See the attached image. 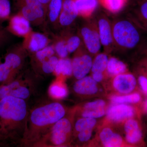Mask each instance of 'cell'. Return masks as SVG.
Wrapping results in <instances>:
<instances>
[{
    "instance_id": "obj_5",
    "label": "cell",
    "mask_w": 147,
    "mask_h": 147,
    "mask_svg": "<svg viewBox=\"0 0 147 147\" xmlns=\"http://www.w3.org/2000/svg\"><path fill=\"white\" fill-rule=\"evenodd\" d=\"M112 24L114 47L121 50H129L139 43V32L130 21L119 19Z\"/></svg>"
},
{
    "instance_id": "obj_6",
    "label": "cell",
    "mask_w": 147,
    "mask_h": 147,
    "mask_svg": "<svg viewBox=\"0 0 147 147\" xmlns=\"http://www.w3.org/2000/svg\"><path fill=\"white\" fill-rule=\"evenodd\" d=\"M18 13L31 24L39 26L45 24L47 9L39 0H14Z\"/></svg>"
},
{
    "instance_id": "obj_28",
    "label": "cell",
    "mask_w": 147,
    "mask_h": 147,
    "mask_svg": "<svg viewBox=\"0 0 147 147\" xmlns=\"http://www.w3.org/2000/svg\"><path fill=\"white\" fill-rule=\"evenodd\" d=\"M68 91L62 81H56L52 84L49 88V94L53 98L61 99L68 95Z\"/></svg>"
},
{
    "instance_id": "obj_4",
    "label": "cell",
    "mask_w": 147,
    "mask_h": 147,
    "mask_svg": "<svg viewBox=\"0 0 147 147\" xmlns=\"http://www.w3.org/2000/svg\"><path fill=\"white\" fill-rule=\"evenodd\" d=\"M28 55L22 44H16L9 48L3 61L0 62V86L9 84L16 79Z\"/></svg>"
},
{
    "instance_id": "obj_2",
    "label": "cell",
    "mask_w": 147,
    "mask_h": 147,
    "mask_svg": "<svg viewBox=\"0 0 147 147\" xmlns=\"http://www.w3.org/2000/svg\"><path fill=\"white\" fill-rule=\"evenodd\" d=\"M29 112L24 99L7 96L0 100V130L5 142H21Z\"/></svg>"
},
{
    "instance_id": "obj_12",
    "label": "cell",
    "mask_w": 147,
    "mask_h": 147,
    "mask_svg": "<svg viewBox=\"0 0 147 147\" xmlns=\"http://www.w3.org/2000/svg\"><path fill=\"white\" fill-rule=\"evenodd\" d=\"M24 38L21 44L29 55L42 50L53 42L46 34L33 30Z\"/></svg>"
},
{
    "instance_id": "obj_26",
    "label": "cell",
    "mask_w": 147,
    "mask_h": 147,
    "mask_svg": "<svg viewBox=\"0 0 147 147\" xmlns=\"http://www.w3.org/2000/svg\"><path fill=\"white\" fill-rule=\"evenodd\" d=\"M108 59L109 58L106 53H99L96 55L94 59H93L91 72L105 73Z\"/></svg>"
},
{
    "instance_id": "obj_40",
    "label": "cell",
    "mask_w": 147,
    "mask_h": 147,
    "mask_svg": "<svg viewBox=\"0 0 147 147\" xmlns=\"http://www.w3.org/2000/svg\"><path fill=\"white\" fill-rule=\"evenodd\" d=\"M5 141L4 138L3 137L1 130H0V143H5Z\"/></svg>"
},
{
    "instance_id": "obj_11",
    "label": "cell",
    "mask_w": 147,
    "mask_h": 147,
    "mask_svg": "<svg viewBox=\"0 0 147 147\" xmlns=\"http://www.w3.org/2000/svg\"><path fill=\"white\" fill-rule=\"evenodd\" d=\"M98 140L100 145L105 147L125 146L127 144L123 137L115 129L105 123L98 132Z\"/></svg>"
},
{
    "instance_id": "obj_41",
    "label": "cell",
    "mask_w": 147,
    "mask_h": 147,
    "mask_svg": "<svg viewBox=\"0 0 147 147\" xmlns=\"http://www.w3.org/2000/svg\"><path fill=\"white\" fill-rule=\"evenodd\" d=\"M144 109L145 111L147 112V100L145 101L144 103Z\"/></svg>"
},
{
    "instance_id": "obj_7",
    "label": "cell",
    "mask_w": 147,
    "mask_h": 147,
    "mask_svg": "<svg viewBox=\"0 0 147 147\" xmlns=\"http://www.w3.org/2000/svg\"><path fill=\"white\" fill-rule=\"evenodd\" d=\"M79 34L85 48L92 56H95L100 53L102 45L96 21L86 22L80 28Z\"/></svg>"
},
{
    "instance_id": "obj_24",
    "label": "cell",
    "mask_w": 147,
    "mask_h": 147,
    "mask_svg": "<svg viewBox=\"0 0 147 147\" xmlns=\"http://www.w3.org/2000/svg\"><path fill=\"white\" fill-rule=\"evenodd\" d=\"M54 73L57 76L68 77L72 75L73 70L71 59L68 57L59 58Z\"/></svg>"
},
{
    "instance_id": "obj_34",
    "label": "cell",
    "mask_w": 147,
    "mask_h": 147,
    "mask_svg": "<svg viewBox=\"0 0 147 147\" xmlns=\"http://www.w3.org/2000/svg\"><path fill=\"white\" fill-rule=\"evenodd\" d=\"M11 7L9 0H0V26L9 19Z\"/></svg>"
},
{
    "instance_id": "obj_37",
    "label": "cell",
    "mask_w": 147,
    "mask_h": 147,
    "mask_svg": "<svg viewBox=\"0 0 147 147\" xmlns=\"http://www.w3.org/2000/svg\"><path fill=\"white\" fill-rule=\"evenodd\" d=\"M92 78L98 83H100L102 82L105 76H106V74L103 73H92L91 76Z\"/></svg>"
},
{
    "instance_id": "obj_22",
    "label": "cell",
    "mask_w": 147,
    "mask_h": 147,
    "mask_svg": "<svg viewBox=\"0 0 147 147\" xmlns=\"http://www.w3.org/2000/svg\"><path fill=\"white\" fill-rule=\"evenodd\" d=\"M60 34L65 41L69 54L74 53L83 44L82 38L79 33L75 34L68 30H65Z\"/></svg>"
},
{
    "instance_id": "obj_9",
    "label": "cell",
    "mask_w": 147,
    "mask_h": 147,
    "mask_svg": "<svg viewBox=\"0 0 147 147\" xmlns=\"http://www.w3.org/2000/svg\"><path fill=\"white\" fill-rule=\"evenodd\" d=\"M84 44L74 54L72 61V75L76 80L87 76L91 70L93 59Z\"/></svg>"
},
{
    "instance_id": "obj_35",
    "label": "cell",
    "mask_w": 147,
    "mask_h": 147,
    "mask_svg": "<svg viewBox=\"0 0 147 147\" xmlns=\"http://www.w3.org/2000/svg\"><path fill=\"white\" fill-rule=\"evenodd\" d=\"M9 34L5 28L0 26V48L8 41L9 38Z\"/></svg>"
},
{
    "instance_id": "obj_15",
    "label": "cell",
    "mask_w": 147,
    "mask_h": 147,
    "mask_svg": "<svg viewBox=\"0 0 147 147\" xmlns=\"http://www.w3.org/2000/svg\"><path fill=\"white\" fill-rule=\"evenodd\" d=\"M135 76L131 74H121L114 76L112 80V86L118 95L129 94L132 92L137 86Z\"/></svg>"
},
{
    "instance_id": "obj_21",
    "label": "cell",
    "mask_w": 147,
    "mask_h": 147,
    "mask_svg": "<svg viewBox=\"0 0 147 147\" xmlns=\"http://www.w3.org/2000/svg\"><path fill=\"white\" fill-rule=\"evenodd\" d=\"M55 55L56 53L52 43L41 50L30 54L32 67L34 68Z\"/></svg>"
},
{
    "instance_id": "obj_36",
    "label": "cell",
    "mask_w": 147,
    "mask_h": 147,
    "mask_svg": "<svg viewBox=\"0 0 147 147\" xmlns=\"http://www.w3.org/2000/svg\"><path fill=\"white\" fill-rule=\"evenodd\" d=\"M138 83L141 89L145 93L147 94V78L144 76H140L138 78Z\"/></svg>"
},
{
    "instance_id": "obj_33",
    "label": "cell",
    "mask_w": 147,
    "mask_h": 147,
    "mask_svg": "<svg viewBox=\"0 0 147 147\" xmlns=\"http://www.w3.org/2000/svg\"><path fill=\"white\" fill-rule=\"evenodd\" d=\"M80 110H98L108 108V103L104 99H98L89 101L80 106H76Z\"/></svg>"
},
{
    "instance_id": "obj_13",
    "label": "cell",
    "mask_w": 147,
    "mask_h": 147,
    "mask_svg": "<svg viewBox=\"0 0 147 147\" xmlns=\"http://www.w3.org/2000/svg\"><path fill=\"white\" fill-rule=\"evenodd\" d=\"M96 22L101 45L105 53H110L114 47L112 24L104 14L99 16Z\"/></svg>"
},
{
    "instance_id": "obj_27",
    "label": "cell",
    "mask_w": 147,
    "mask_h": 147,
    "mask_svg": "<svg viewBox=\"0 0 147 147\" xmlns=\"http://www.w3.org/2000/svg\"><path fill=\"white\" fill-rule=\"evenodd\" d=\"M97 124V121L96 119L82 117H77V119L75 118L72 135L83 129L95 128Z\"/></svg>"
},
{
    "instance_id": "obj_8",
    "label": "cell",
    "mask_w": 147,
    "mask_h": 147,
    "mask_svg": "<svg viewBox=\"0 0 147 147\" xmlns=\"http://www.w3.org/2000/svg\"><path fill=\"white\" fill-rule=\"evenodd\" d=\"M31 83L30 79H22L18 75L9 84L0 86V100L7 96L26 100L32 94Z\"/></svg>"
},
{
    "instance_id": "obj_14",
    "label": "cell",
    "mask_w": 147,
    "mask_h": 147,
    "mask_svg": "<svg viewBox=\"0 0 147 147\" xmlns=\"http://www.w3.org/2000/svg\"><path fill=\"white\" fill-rule=\"evenodd\" d=\"M74 93L81 97H90L97 95L101 92V87L91 76H86L77 80L74 84Z\"/></svg>"
},
{
    "instance_id": "obj_1",
    "label": "cell",
    "mask_w": 147,
    "mask_h": 147,
    "mask_svg": "<svg viewBox=\"0 0 147 147\" xmlns=\"http://www.w3.org/2000/svg\"><path fill=\"white\" fill-rule=\"evenodd\" d=\"M68 110L57 101L35 107L29 112L21 143L25 146H35L53 125L64 117Z\"/></svg>"
},
{
    "instance_id": "obj_19",
    "label": "cell",
    "mask_w": 147,
    "mask_h": 147,
    "mask_svg": "<svg viewBox=\"0 0 147 147\" xmlns=\"http://www.w3.org/2000/svg\"><path fill=\"white\" fill-rule=\"evenodd\" d=\"M64 0H50L47 7L46 21L55 29L59 27V18Z\"/></svg>"
},
{
    "instance_id": "obj_42",
    "label": "cell",
    "mask_w": 147,
    "mask_h": 147,
    "mask_svg": "<svg viewBox=\"0 0 147 147\" xmlns=\"http://www.w3.org/2000/svg\"><path fill=\"white\" fill-rule=\"evenodd\" d=\"M1 58H0V62H1Z\"/></svg>"
},
{
    "instance_id": "obj_25",
    "label": "cell",
    "mask_w": 147,
    "mask_h": 147,
    "mask_svg": "<svg viewBox=\"0 0 147 147\" xmlns=\"http://www.w3.org/2000/svg\"><path fill=\"white\" fill-rule=\"evenodd\" d=\"M113 104H132L138 103L141 99V96L138 93H133L124 95H113L109 98Z\"/></svg>"
},
{
    "instance_id": "obj_23",
    "label": "cell",
    "mask_w": 147,
    "mask_h": 147,
    "mask_svg": "<svg viewBox=\"0 0 147 147\" xmlns=\"http://www.w3.org/2000/svg\"><path fill=\"white\" fill-rule=\"evenodd\" d=\"M127 66L123 62L117 58L111 57L108 59L105 74L106 76L113 77L127 72Z\"/></svg>"
},
{
    "instance_id": "obj_31",
    "label": "cell",
    "mask_w": 147,
    "mask_h": 147,
    "mask_svg": "<svg viewBox=\"0 0 147 147\" xmlns=\"http://www.w3.org/2000/svg\"><path fill=\"white\" fill-rule=\"evenodd\" d=\"M127 0H99L101 5L108 11L117 13L120 11L127 2Z\"/></svg>"
},
{
    "instance_id": "obj_16",
    "label": "cell",
    "mask_w": 147,
    "mask_h": 147,
    "mask_svg": "<svg viewBox=\"0 0 147 147\" xmlns=\"http://www.w3.org/2000/svg\"><path fill=\"white\" fill-rule=\"evenodd\" d=\"M6 30L9 34L24 38L32 29L30 21L20 13L11 16Z\"/></svg>"
},
{
    "instance_id": "obj_20",
    "label": "cell",
    "mask_w": 147,
    "mask_h": 147,
    "mask_svg": "<svg viewBox=\"0 0 147 147\" xmlns=\"http://www.w3.org/2000/svg\"><path fill=\"white\" fill-rule=\"evenodd\" d=\"M75 4L79 16L84 18L91 16L97 8L98 0H73Z\"/></svg>"
},
{
    "instance_id": "obj_18",
    "label": "cell",
    "mask_w": 147,
    "mask_h": 147,
    "mask_svg": "<svg viewBox=\"0 0 147 147\" xmlns=\"http://www.w3.org/2000/svg\"><path fill=\"white\" fill-rule=\"evenodd\" d=\"M78 16V11L73 0H64L59 18V27L68 28Z\"/></svg>"
},
{
    "instance_id": "obj_32",
    "label": "cell",
    "mask_w": 147,
    "mask_h": 147,
    "mask_svg": "<svg viewBox=\"0 0 147 147\" xmlns=\"http://www.w3.org/2000/svg\"><path fill=\"white\" fill-rule=\"evenodd\" d=\"M95 128H88L83 129L72 136L71 143L74 141L78 144H84L89 142L91 139Z\"/></svg>"
},
{
    "instance_id": "obj_39",
    "label": "cell",
    "mask_w": 147,
    "mask_h": 147,
    "mask_svg": "<svg viewBox=\"0 0 147 147\" xmlns=\"http://www.w3.org/2000/svg\"><path fill=\"white\" fill-rule=\"evenodd\" d=\"M50 0H39L42 3V4L44 6L46 7L47 9V7L48 3L50 1Z\"/></svg>"
},
{
    "instance_id": "obj_29",
    "label": "cell",
    "mask_w": 147,
    "mask_h": 147,
    "mask_svg": "<svg viewBox=\"0 0 147 147\" xmlns=\"http://www.w3.org/2000/svg\"><path fill=\"white\" fill-rule=\"evenodd\" d=\"M59 59L57 55H54L34 67V69L36 72L43 74H49L54 73Z\"/></svg>"
},
{
    "instance_id": "obj_30",
    "label": "cell",
    "mask_w": 147,
    "mask_h": 147,
    "mask_svg": "<svg viewBox=\"0 0 147 147\" xmlns=\"http://www.w3.org/2000/svg\"><path fill=\"white\" fill-rule=\"evenodd\" d=\"M52 40V44L55 53L59 58L68 57L69 53L67 50L65 41L61 35H54Z\"/></svg>"
},
{
    "instance_id": "obj_10",
    "label": "cell",
    "mask_w": 147,
    "mask_h": 147,
    "mask_svg": "<svg viewBox=\"0 0 147 147\" xmlns=\"http://www.w3.org/2000/svg\"><path fill=\"white\" fill-rule=\"evenodd\" d=\"M135 109L127 104H113L108 107L105 114L106 123L121 124L135 115Z\"/></svg>"
},
{
    "instance_id": "obj_38",
    "label": "cell",
    "mask_w": 147,
    "mask_h": 147,
    "mask_svg": "<svg viewBox=\"0 0 147 147\" xmlns=\"http://www.w3.org/2000/svg\"><path fill=\"white\" fill-rule=\"evenodd\" d=\"M140 12L143 18L147 20V1L143 3L141 6Z\"/></svg>"
},
{
    "instance_id": "obj_3",
    "label": "cell",
    "mask_w": 147,
    "mask_h": 147,
    "mask_svg": "<svg viewBox=\"0 0 147 147\" xmlns=\"http://www.w3.org/2000/svg\"><path fill=\"white\" fill-rule=\"evenodd\" d=\"M76 106L68 110L62 118L58 121L35 146L62 147L71 144Z\"/></svg>"
},
{
    "instance_id": "obj_17",
    "label": "cell",
    "mask_w": 147,
    "mask_h": 147,
    "mask_svg": "<svg viewBox=\"0 0 147 147\" xmlns=\"http://www.w3.org/2000/svg\"><path fill=\"white\" fill-rule=\"evenodd\" d=\"M123 129L124 139L127 145L136 144L142 140V132L139 123L136 120L129 119L124 122Z\"/></svg>"
}]
</instances>
